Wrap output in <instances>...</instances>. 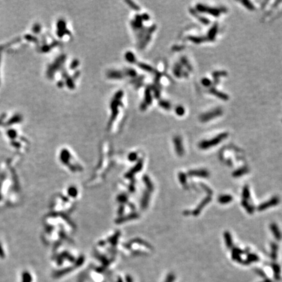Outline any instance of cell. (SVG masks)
I'll return each instance as SVG.
<instances>
[{"label":"cell","instance_id":"cell-1","mask_svg":"<svg viewBox=\"0 0 282 282\" xmlns=\"http://www.w3.org/2000/svg\"><path fill=\"white\" fill-rule=\"evenodd\" d=\"M21 120H22V116L18 115V114H16V115H14V116H12V118L7 122V124L11 125L16 123H18V122H20Z\"/></svg>","mask_w":282,"mask_h":282},{"label":"cell","instance_id":"cell-2","mask_svg":"<svg viewBox=\"0 0 282 282\" xmlns=\"http://www.w3.org/2000/svg\"><path fill=\"white\" fill-rule=\"evenodd\" d=\"M31 275L27 272H25L22 275V282H31Z\"/></svg>","mask_w":282,"mask_h":282},{"label":"cell","instance_id":"cell-3","mask_svg":"<svg viewBox=\"0 0 282 282\" xmlns=\"http://www.w3.org/2000/svg\"><path fill=\"white\" fill-rule=\"evenodd\" d=\"M7 134H8L9 138L11 139H14L16 137V132L13 130V129H9L8 132H7Z\"/></svg>","mask_w":282,"mask_h":282},{"label":"cell","instance_id":"cell-4","mask_svg":"<svg viewBox=\"0 0 282 282\" xmlns=\"http://www.w3.org/2000/svg\"><path fill=\"white\" fill-rule=\"evenodd\" d=\"M0 62H1V52H0Z\"/></svg>","mask_w":282,"mask_h":282}]
</instances>
